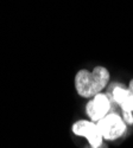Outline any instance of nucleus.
Listing matches in <instances>:
<instances>
[{
	"mask_svg": "<svg viewBox=\"0 0 133 148\" xmlns=\"http://www.w3.org/2000/svg\"><path fill=\"white\" fill-rule=\"evenodd\" d=\"M96 125L106 140H115L120 138L126 129L125 121L118 114H107L103 119L96 122Z\"/></svg>",
	"mask_w": 133,
	"mask_h": 148,
	"instance_id": "nucleus-1",
	"label": "nucleus"
},
{
	"mask_svg": "<svg viewBox=\"0 0 133 148\" xmlns=\"http://www.w3.org/2000/svg\"><path fill=\"white\" fill-rule=\"evenodd\" d=\"M72 133L80 135V136H86L92 146V148H99L102 146V134L98 127V125L89 121H77L72 126Z\"/></svg>",
	"mask_w": 133,
	"mask_h": 148,
	"instance_id": "nucleus-2",
	"label": "nucleus"
},
{
	"mask_svg": "<svg viewBox=\"0 0 133 148\" xmlns=\"http://www.w3.org/2000/svg\"><path fill=\"white\" fill-rule=\"evenodd\" d=\"M111 107H112V102L108 98V96L103 94H98L94 96L93 100L88 102L87 114L92 121L99 122L108 114V112L111 110Z\"/></svg>",
	"mask_w": 133,
	"mask_h": 148,
	"instance_id": "nucleus-3",
	"label": "nucleus"
},
{
	"mask_svg": "<svg viewBox=\"0 0 133 148\" xmlns=\"http://www.w3.org/2000/svg\"><path fill=\"white\" fill-rule=\"evenodd\" d=\"M75 87L77 92L83 97H90V96L98 95L93 72H89L88 70H80L76 73Z\"/></svg>",
	"mask_w": 133,
	"mask_h": 148,
	"instance_id": "nucleus-4",
	"label": "nucleus"
},
{
	"mask_svg": "<svg viewBox=\"0 0 133 148\" xmlns=\"http://www.w3.org/2000/svg\"><path fill=\"white\" fill-rule=\"evenodd\" d=\"M92 72H93L94 81H95L96 92L100 94L101 90L106 87L108 81H110V72H108V70L103 66H96Z\"/></svg>",
	"mask_w": 133,
	"mask_h": 148,
	"instance_id": "nucleus-5",
	"label": "nucleus"
},
{
	"mask_svg": "<svg viewBox=\"0 0 133 148\" xmlns=\"http://www.w3.org/2000/svg\"><path fill=\"white\" fill-rule=\"evenodd\" d=\"M121 108L124 112H133V94H130V96L123 102Z\"/></svg>",
	"mask_w": 133,
	"mask_h": 148,
	"instance_id": "nucleus-6",
	"label": "nucleus"
},
{
	"mask_svg": "<svg viewBox=\"0 0 133 148\" xmlns=\"http://www.w3.org/2000/svg\"><path fill=\"white\" fill-rule=\"evenodd\" d=\"M123 119H124V121H125L126 123H131V125L133 123V115H132L131 112H124Z\"/></svg>",
	"mask_w": 133,
	"mask_h": 148,
	"instance_id": "nucleus-7",
	"label": "nucleus"
},
{
	"mask_svg": "<svg viewBox=\"0 0 133 148\" xmlns=\"http://www.w3.org/2000/svg\"><path fill=\"white\" fill-rule=\"evenodd\" d=\"M130 91H131V94H133V79L130 83Z\"/></svg>",
	"mask_w": 133,
	"mask_h": 148,
	"instance_id": "nucleus-8",
	"label": "nucleus"
}]
</instances>
